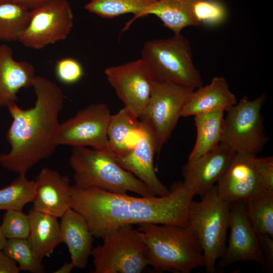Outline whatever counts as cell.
Returning a JSON list of instances; mask_svg holds the SVG:
<instances>
[{
  "label": "cell",
  "mask_w": 273,
  "mask_h": 273,
  "mask_svg": "<svg viewBox=\"0 0 273 273\" xmlns=\"http://www.w3.org/2000/svg\"><path fill=\"white\" fill-rule=\"evenodd\" d=\"M32 87L36 97L33 107L24 110L16 103L8 106L13 118L7 133L11 150L0 154V164L18 174H26L39 162L51 157L57 147L53 136L60 123L64 93L57 84L41 76H36Z\"/></svg>",
  "instance_id": "cell-1"
},
{
  "label": "cell",
  "mask_w": 273,
  "mask_h": 273,
  "mask_svg": "<svg viewBox=\"0 0 273 273\" xmlns=\"http://www.w3.org/2000/svg\"><path fill=\"white\" fill-rule=\"evenodd\" d=\"M147 247L149 265L159 272L190 273L204 266L202 248L190 226L151 223L139 224Z\"/></svg>",
  "instance_id": "cell-2"
},
{
  "label": "cell",
  "mask_w": 273,
  "mask_h": 273,
  "mask_svg": "<svg viewBox=\"0 0 273 273\" xmlns=\"http://www.w3.org/2000/svg\"><path fill=\"white\" fill-rule=\"evenodd\" d=\"M75 186L98 187L120 194L130 191L143 197L156 196L143 182L122 168L108 150L73 147L69 158Z\"/></svg>",
  "instance_id": "cell-3"
},
{
  "label": "cell",
  "mask_w": 273,
  "mask_h": 273,
  "mask_svg": "<svg viewBox=\"0 0 273 273\" xmlns=\"http://www.w3.org/2000/svg\"><path fill=\"white\" fill-rule=\"evenodd\" d=\"M141 58L154 82H170L194 89L203 85L191 43L181 33L146 41Z\"/></svg>",
  "instance_id": "cell-4"
},
{
  "label": "cell",
  "mask_w": 273,
  "mask_h": 273,
  "mask_svg": "<svg viewBox=\"0 0 273 273\" xmlns=\"http://www.w3.org/2000/svg\"><path fill=\"white\" fill-rule=\"evenodd\" d=\"M231 203L219 194L216 185L200 201L192 200L188 211V225L196 233L208 273L216 271V263L226 245Z\"/></svg>",
  "instance_id": "cell-5"
},
{
  "label": "cell",
  "mask_w": 273,
  "mask_h": 273,
  "mask_svg": "<svg viewBox=\"0 0 273 273\" xmlns=\"http://www.w3.org/2000/svg\"><path fill=\"white\" fill-rule=\"evenodd\" d=\"M127 195L74 185L70 205L85 218L94 237L102 238L121 226L132 224Z\"/></svg>",
  "instance_id": "cell-6"
},
{
  "label": "cell",
  "mask_w": 273,
  "mask_h": 273,
  "mask_svg": "<svg viewBox=\"0 0 273 273\" xmlns=\"http://www.w3.org/2000/svg\"><path fill=\"white\" fill-rule=\"evenodd\" d=\"M92 249L95 273H140L149 265L147 247L138 230L125 224L102 238Z\"/></svg>",
  "instance_id": "cell-7"
},
{
  "label": "cell",
  "mask_w": 273,
  "mask_h": 273,
  "mask_svg": "<svg viewBox=\"0 0 273 273\" xmlns=\"http://www.w3.org/2000/svg\"><path fill=\"white\" fill-rule=\"evenodd\" d=\"M265 100L264 94L253 100L245 96L226 111L222 143L236 153L256 155L263 148L267 138L261 110Z\"/></svg>",
  "instance_id": "cell-8"
},
{
  "label": "cell",
  "mask_w": 273,
  "mask_h": 273,
  "mask_svg": "<svg viewBox=\"0 0 273 273\" xmlns=\"http://www.w3.org/2000/svg\"><path fill=\"white\" fill-rule=\"evenodd\" d=\"M194 89L166 82H154L149 101L140 118L154 136L156 153L168 141Z\"/></svg>",
  "instance_id": "cell-9"
},
{
  "label": "cell",
  "mask_w": 273,
  "mask_h": 273,
  "mask_svg": "<svg viewBox=\"0 0 273 273\" xmlns=\"http://www.w3.org/2000/svg\"><path fill=\"white\" fill-rule=\"evenodd\" d=\"M195 193L183 181L174 183L162 196L127 195L132 224L151 223L189 226L188 213Z\"/></svg>",
  "instance_id": "cell-10"
},
{
  "label": "cell",
  "mask_w": 273,
  "mask_h": 273,
  "mask_svg": "<svg viewBox=\"0 0 273 273\" xmlns=\"http://www.w3.org/2000/svg\"><path fill=\"white\" fill-rule=\"evenodd\" d=\"M74 24L72 9L67 0H50L30 10V18L18 41L39 50L66 39Z\"/></svg>",
  "instance_id": "cell-11"
},
{
  "label": "cell",
  "mask_w": 273,
  "mask_h": 273,
  "mask_svg": "<svg viewBox=\"0 0 273 273\" xmlns=\"http://www.w3.org/2000/svg\"><path fill=\"white\" fill-rule=\"evenodd\" d=\"M111 114L104 103L90 104L60 123L54 136L56 146L90 147L107 150V131Z\"/></svg>",
  "instance_id": "cell-12"
},
{
  "label": "cell",
  "mask_w": 273,
  "mask_h": 273,
  "mask_svg": "<svg viewBox=\"0 0 273 273\" xmlns=\"http://www.w3.org/2000/svg\"><path fill=\"white\" fill-rule=\"evenodd\" d=\"M106 78L126 107L139 119L147 106L154 81L141 58L105 70Z\"/></svg>",
  "instance_id": "cell-13"
},
{
  "label": "cell",
  "mask_w": 273,
  "mask_h": 273,
  "mask_svg": "<svg viewBox=\"0 0 273 273\" xmlns=\"http://www.w3.org/2000/svg\"><path fill=\"white\" fill-rule=\"evenodd\" d=\"M229 229L228 243L216 269L221 270L240 261L255 262L264 268V259L257 233L248 218L245 203H231Z\"/></svg>",
  "instance_id": "cell-14"
},
{
  "label": "cell",
  "mask_w": 273,
  "mask_h": 273,
  "mask_svg": "<svg viewBox=\"0 0 273 273\" xmlns=\"http://www.w3.org/2000/svg\"><path fill=\"white\" fill-rule=\"evenodd\" d=\"M256 155L236 153L228 167L216 184L217 191L224 200L247 202L266 189L254 162Z\"/></svg>",
  "instance_id": "cell-15"
},
{
  "label": "cell",
  "mask_w": 273,
  "mask_h": 273,
  "mask_svg": "<svg viewBox=\"0 0 273 273\" xmlns=\"http://www.w3.org/2000/svg\"><path fill=\"white\" fill-rule=\"evenodd\" d=\"M236 153L224 143L183 167L184 186L203 197L223 175Z\"/></svg>",
  "instance_id": "cell-16"
},
{
  "label": "cell",
  "mask_w": 273,
  "mask_h": 273,
  "mask_svg": "<svg viewBox=\"0 0 273 273\" xmlns=\"http://www.w3.org/2000/svg\"><path fill=\"white\" fill-rule=\"evenodd\" d=\"M134 146L124 155L114 158L124 169L132 173L148 187L156 196H162L169 189L158 178L154 168V156L156 153L154 136L144 122Z\"/></svg>",
  "instance_id": "cell-17"
},
{
  "label": "cell",
  "mask_w": 273,
  "mask_h": 273,
  "mask_svg": "<svg viewBox=\"0 0 273 273\" xmlns=\"http://www.w3.org/2000/svg\"><path fill=\"white\" fill-rule=\"evenodd\" d=\"M34 181L35 195L32 208L61 218L70 208L72 186L68 176L46 167L41 169Z\"/></svg>",
  "instance_id": "cell-18"
},
{
  "label": "cell",
  "mask_w": 273,
  "mask_h": 273,
  "mask_svg": "<svg viewBox=\"0 0 273 273\" xmlns=\"http://www.w3.org/2000/svg\"><path fill=\"white\" fill-rule=\"evenodd\" d=\"M36 77L34 67L31 63L15 60L11 48L0 44L1 106L16 103L19 90L32 86Z\"/></svg>",
  "instance_id": "cell-19"
},
{
  "label": "cell",
  "mask_w": 273,
  "mask_h": 273,
  "mask_svg": "<svg viewBox=\"0 0 273 273\" xmlns=\"http://www.w3.org/2000/svg\"><path fill=\"white\" fill-rule=\"evenodd\" d=\"M61 241L67 246L74 267L85 268L93 249L94 236L85 218L70 208L61 217Z\"/></svg>",
  "instance_id": "cell-20"
},
{
  "label": "cell",
  "mask_w": 273,
  "mask_h": 273,
  "mask_svg": "<svg viewBox=\"0 0 273 273\" xmlns=\"http://www.w3.org/2000/svg\"><path fill=\"white\" fill-rule=\"evenodd\" d=\"M237 103L229 83L223 77H214L211 82L194 89L181 112V117L196 115L213 111H226Z\"/></svg>",
  "instance_id": "cell-21"
},
{
  "label": "cell",
  "mask_w": 273,
  "mask_h": 273,
  "mask_svg": "<svg viewBox=\"0 0 273 273\" xmlns=\"http://www.w3.org/2000/svg\"><path fill=\"white\" fill-rule=\"evenodd\" d=\"M29 234L28 241L34 252L42 261L50 257L62 243L57 217L31 208L28 214Z\"/></svg>",
  "instance_id": "cell-22"
},
{
  "label": "cell",
  "mask_w": 273,
  "mask_h": 273,
  "mask_svg": "<svg viewBox=\"0 0 273 273\" xmlns=\"http://www.w3.org/2000/svg\"><path fill=\"white\" fill-rule=\"evenodd\" d=\"M141 125L140 119L126 107L111 115L107 131V150L115 158L124 155L134 146Z\"/></svg>",
  "instance_id": "cell-23"
},
{
  "label": "cell",
  "mask_w": 273,
  "mask_h": 273,
  "mask_svg": "<svg viewBox=\"0 0 273 273\" xmlns=\"http://www.w3.org/2000/svg\"><path fill=\"white\" fill-rule=\"evenodd\" d=\"M197 1L156 0L145 10L143 17L155 15L173 34H180L186 27L200 26L194 13Z\"/></svg>",
  "instance_id": "cell-24"
},
{
  "label": "cell",
  "mask_w": 273,
  "mask_h": 273,
  "mask_svg": "<svg viewBox=\"0 0 273 273\" xmlns=\"http://www.w3.org/2000/svg\"><path fill=\"white\" fill-rule=\"evenodd\" d=\"M224 111H213L194 116L197 130L196 142L188 161H193L217 147L223 141Z\"/></svg>",
  "instance_id": "cell-25"
},
{
  "label": "cell",
  "mask_w": 273,
  "mask_h": 273,
  "mask_svg": "<svg viewBox=\"0 0 273 273\" xmlns=\"http://www.w3.org/2000/svg\"><path fill=\"white\" fill-rule=\"evenodd\" d=\"M156 0H91L85 6L88 12L103 18L112 19L132 14L133 18L124 27L126 30L132 23L143 17L145 10Z\"/></svg>",
  "instance_id": "cell-26"
},
{
  "label": "cell",
  "mask_w": 273,
  "mask_h": 273,
  "mask_svg": "<svg viewBox=\"0 0 273 273\" xmlns=\"http://www.w3.org/2000/svg\"><path fill=\"white\" fill-rule=\"evenodd\" d=\"M30 18V10L27 8L12 1L0 0V41H18Z\"/></svg>",
  "instance_id": "cell-27"
},
{
  "label": "cell",
  "mask_w": 273,
  "mask_h": 273,
  "mask_svg": "<svg viewBox=\"0 0 273 273\" xmlns=\"http://www.w3.org/2000/svg\"><path fill=\"white\" fill-rule=\"evenodd\" d=\"M35 195L34 180L19 174L8 186L0 189V210H22Z\"/></svg>",
  "instance_id": "cell-28"
},
{
  "label": "cell",
  "mask_w": 273,
  "mask_h": 273,
  "mask_svg": "<svg viewBox=\"0 0 273 273\" xmlns=\"http://www.w3.org/2000/svg\"><path fill=\"white\" fill-rule=\"evenodd\" d=\"M245 204L256 232L273 237V191H266Z\"/></svg>",
  "instance_id": "cell-29"
},
{
  "label": "cell",
  "mask_w": 273,
  "mask_h": 273,
  "mask_svg": "<svg viewBox=\"0 0 273 273\" xmlns=\"http://www.w3.org/2000/svg\"><path fill=\"white\" fill-rule=\"evenodd\" d=\"M19 264L21 271L44 272V266L32 250L27 239H7L3 250Z\"/></svg>",
  "instance_id": "cell-30"
},
{
  "label": "cell",
  "mask_w": 273,
  "mask_h": 273,
  "mask_svg": "<svg viewBox=\"0 0 273 273\" xmlns=\"http://www.w3.org/2000/svg\"><path fill=\"white\" fill-rule=\"evenodd\" d=\"M194 13L200 25L209 27L221 24L228 15L225 5L219 0H198L194 5Z\"/></svg>",
  "instance_id": "cell-31"
},
{
  "label": "cell",
  "mask_w": 273,
  "mask_h": 273,
  "mask_svg": "<svg viewBox=\"0 0 273 273\" xmlns=\"http://www.w3.org/2000/svg\"><path fill=\"white\" fill-rule=\"evenodd\" d=\"M1 227L7 239H27L29 234L28 215L22 210L6 211Z\"/></svg>",
  "instance_id": "cell-32"
},
{
  "label": "cell",
  "mask_w": 273,
  "mask_h": 273,
  "mask_svg": "<svg viewBox=\"0 0 273 273\" xmlns=\"http://www.w3.org/2000/svg\"><path fill=\"white\" fill-rule=\"evenodd\" d=\"M55 74L62 83L72 84L79 81L84 75L80 63L72 58H64L57 61L55 68Z\"/></svg>",
  "instance_id": "cell-33"
},
{
  "label": "cell",
  "mask_w": 273,
  "mask_h": 273,
  "mask_svg": "<svg viewBox=\"0 0 273 273\" xmlns=\"http://www.w3.org/2000/svg\"><path fill=\"white\" fill-rule=\"evenodd\" d=\"M259 176L266 190L273 191V157L267 156L254 158Z\"/></svg>",
  "instance_id": "cell-34"
},
{
  "label": "cell",
  "mask_w": 273,
  "mask_h": 273,
  "mask_svg": "<svg viewBox=\"0 0 273 273\" xmlns=\"http://www.w3.org/2000/svg\"><path fill=\"white\" fill-rule=\"evenodd\" d=\"M258 238L264 259V267L267 271L273 270V237L266 234H258Z\"/></svg>",
  "instance_id": "cell-35"
},
{
  "label": "cell",
  "mask_w": 273,
  "mask_h": 273,
  "mask_svg": "<svg viewBox=\"0 0 273 273\" xmlns=\"http://www.w3.org/2000/svg\"><path fill=\"white\" fill-rule=\"evenodd\" d=\"M21 270L16 262L0 250V273H19Z\"/></svg>",
  "instance_id": "cell-36"
},
{
  "label": "cell",
  "mask_w": 273,
  "mask_h": 273,
  "mask_svg": "<svg viewBox=\"0 0 273 273\" xmlns=\"http://www.w3.org/2000/svg\"><path fill=\"white\" fill-rule=\"evenodd\" d=\"M22 5L31 10L50 0H7Z\"/></svg>",
  "instance_id": "cell-37"
},
{
  "label": "cell",
  "mask_w": 273,
  "mask_h": 273,
  "mask_svg": "<svg viewBox=\"0 0 273 273\" xmlns=\"http://www.w3.org/2000/svg\"><path fill=\"white\" fill-rule=\"evenodd\" d=\"M74 266L71 262H65L59 268L54 271V273H69Z\"/></svg>",
  "instance_id": "cell-38"
},
{
  "label": "cell",
  "mask_w": 273,
  "mask_h": 273,
  "mask_svg": "<svg viewBox=\"0 0 273 273\" xmlns=\"http://www.w3.org/2000/svg\"><path fill=\"white\" fill-rule=\"evenodd\" d=\"M7 240V239L6 238L4 234H3V232L2 231V230L0 225V250H3L6 244Z\"/></svg>",
  "instance_id": "cell-39"
},
{
  "label": "cell",
  "mask_w": 273,
  "mask_h": 273,
  "mask_svg": "<svg viewBox=\"0 0 273 273\" xmlns=\"http://www.w3.org/2000/svg\"><path fill=\"white\" fill-rule=\"evenodd\" d=\"M0 107H1V105H0Z\"/></svg>",
  "instance_id": "cell-40"
}]
</instances>
